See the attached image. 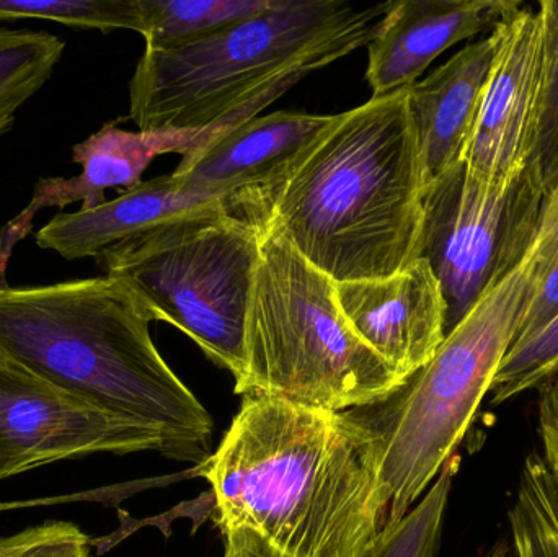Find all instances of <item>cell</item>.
<instances>
[{"mask_svg": "<svg viewBox=\"0 0 558 557\" xmlns=\"http://www.w3.org/2000/svg\"><path fill=\"white\" fill-rule=\"evenodd\" d=\"M275 0H140L149 51L180 48L239 20L265 12Z\"/></svg>", "mask_w": 558, "mask_h": 557, "instance_id": "obj_17", "label": "cell"}, {"mask_svg": "<svg viewBox=\"0 0 558 557\" xmlns=\"http://www.w3.org/2000/svg\"><path fill=\"white\" fill-rule=\"evenodd\" d=\"M558 313V252L554 261L550 262L546 274L537 281L536 291H534L533 300L524 313L521 320L520 329L513 343L521 342L527 337L536 334L541 327L546 326L550 319ZM511 343V346H513Z\"/></svg>", "mask_w": 558, "mask_h": 557, "instance_id": "obj_25", "label": "cell"}, {"mask_svg": "<svg viewBox=\"0 0 558 557\" xmlns=\"http://www.w3.org/2000/svg\"><path fill=\"white\" fill-rule=\"evenodd\" d=\"M371 434L351 414L244 396L203 474L222 532L281 557H367L386 525Z\"/></svg>", "mask_w": 558, "mask_h": 557, "instance_id": "obj_1", "label": "cell"}, {"mask_svg": "<svg viewBox=\"0 0 558 557\" xmlns=\"http://www.w3.org/2000/svg\"><path fill=\"white\" fill-rule=\"evenodd\" d=\"M154 316L118 277L0 287V353L97 408L160 432L196 458L213 419L150 337Z\"/></svg>", "mask_w": 558, "mask_h": 557, "instance_id": "obj_3", "label": "cell"}, {"mask_svg": "<svg viewBox=\"0 0 558 557\" xmlns=\"http://www.w3.org/2000/svg\"><path fill=\"white\" fill-rule=\"evenodd\" d=\"M38 19L71 28L141 33L140 0H0V20Z\"/></svg>", "mask_w": 558, "mask_h": 557, "instance_id": "obj_22", "label": "cell"}, {"mask_svg": "<svg viewBox=\"0 0 558 557\" xmlns=\"http://www.w3.org/2000/svg\"><path fill=\"white\" fill-rule=\"evenodd\" d=\"M510 526L514 556L558 557V491L537 451L524 460Z\"/></svg>", "mask_w": 558, "mask_h": 557, "instance_id": "obj_19", "label": "cell"}, {"mask_svg": "<svg viewBox=\"0 0 558 557\" xmlns=\"http://www.w3.org/2000/svg\"><path fill=\"white\" fill-rule=\"evenodd\" d=\"M458 458L452 457L423 499L399 522L387 523L367 557H435Z\"/></svg>", "mask_w": 558, "mask_h": 557, "instance_id": "obj_21", "label": "cell"}, {"mask_svg": "<svg viewBox=\"0 0 558 557\" xmlns=\"http://www.w3.org/2000/svg\"><path fill=\"white\" fill-rule=\"evenodd\" d=\"M487 557H517L514 556L513 546H508L507 543L501 542L488 553Z\"/></svg>", "mask_w": 558, "mask_h": 557, "instance_id": "obj_28", "label": "cell"}, {"mask_svg": "<svg viewBox=\"0 0 558 557\" xmlns=\"http://www.w3.org/2000/svg\"><path fill=\"white\" fill-rule=\"evenodd\" d=\"M520 5L514 0L389 2L367 45L366 81L373 98L405 90L451 46L488 35Z\"/></svg>", "mask_w": 558, "mask_h": 557, "instance_id": "obj_14", "label": "cell"}, {"mask_svg": "<svg viewBox=\"0 0 558 557\" xmlns=\"http://www.w3.org/2000/svg\"><path fill=\"white\" fill-rule=\"evenodd\" d=\"M262 238L258 226L216 206L162 222L95 261L143 298L154 320L182 330L238 382Z\"/></svg>", "mask_w": 558, "mask_h": 557, "instance_id": "obj_7", "label": "cell"}, {"mask_svg": "<svg viewBox=\"0 0 558 557\" xmlns=\"http://www.w3.org/2000/svg\"><path fill=\"white\" fill-rule=\"evenodd\" d=\"M547 195L530 167L504 185L454 164L426 186L420 258L435 271L446 301V334L526 257Z\"/></svg>", "mask_w": 558, "mask_h": 557, "instance_id": "obj_8", "label": "cell"}, {"mask_svg": "<svg viewBox=\"0 0 558 557\" xmlns=\"http://www.w3.org/2000/svg\"><path fill=\"white\" fill-rule=\"evenodd\" d=\"M0 557H90V538L71 522H45L0 538Z\"/></svg>", "mask_w": 558, "mask_h": 557, "instance_id": "obj_24", "label": "cell"}, {"mask_svg": "<svg viewBox=\"0 0 558 557\" xmlns=\"http://www.w3.org/2000/svg\"><path fill=\"white\" fill-rule=\"evenodd\" d=\"M557 252L558 192L547 196L526 257L446 334L432 362L386 402L377 425L363 421L386 525L403 519L454 457Z\"/></svg>", "mask_w": 558, "mask_h": 557, "instance_id": "obj_4", "label": "cell"}, {"mask_svg": "<svg viewBox=\"0 0 558 557\" xmlns=\"http://www.w3.org/2000/svg\"><path fill=\"white\" fill-rule=\"evenodd\" d=\"M216 206H226L241 216L238 203L228 193L183 186L170 173L141 182L97 208L58 213L36 232L35 241L39 247L56 252L65 261L95 258L162 222Z\"/></svg>", "mask_w": 558, "mask_h": 557, "instance_id": "obj_15", "label": "cell"}, {"mask_svg": "<svg viewBox=\"0 0 558 557\" xmlns=\"http://www.w3.org/2000/svg\"><path fill=\"white\" fill-rule=\"evenodd\" d=\"M262 231L235 392L331 412L386 404L409 382L353 332L335 281Z\"/></svg>", "mask_w": 558, "mask_h": 557, "instance_id": "obj_6", "label": "cell"}, {"mask_svg": "<svg viewBox=\"0 0 558 557\" xmlns=\"http://www.w3.org/2000/svg\"><path fill=\"white\" fill-rule=\"evenodd\" d=\"M539 434L544 463L558 491V379L543 388L539 401Z\"/></svg>", "mask_w": 558, "mask_h": 557, "instance_id": "obj_26", "label": "cell"}, {"mask_svg": "<svg viewBox=\"0 0 558 557\" xmlns=\"http://www.w3.org/2000/svg\"><path fill=\"white\" fill-rule=\"evenodd\" d=\"M64 49L65 43L51 33L0 28V136L49 81Z\"/></svg>", "mask_w": 558, "mask_h": 557, "instance_id": "obj_18", "label": "cell"}, {"mask_svg": "<svg viewBox=\"0 0 558 557\" xmlns=\"http://www.w3.org/2000/svg\"><path fill=\"white\" fill-rule=\"evenodd\" d=\"M537 5L544 20V64L527 167L549 196L558 192V0Z\"/></svg>", "mask_w": 558, "mask_h": 557, "instance_id": "obj_20", "label": "cell"}, {"mask_svg": "<svg viewBox=\"0 0 558 557\" xmlns=\"http://www.w3.org/2000/svg\"><path fill=\"white\" fill-rule=\"evenodd\" d=\"M335 294L353 332L407 382L445 342L448 310L425 258L390 277L335 283Z\"/></svg>", "mask_w": 558, "mask_h": 557, "instance_id": "obj_12", "label": "cell"}, {"mask_svg": "<svg viewBox=\"0 0 558 557\" xmlns=\"http://www.w3.org/2000/svg\"><path fill=\"white\" fill-rule=\"evenodd\" d=\"M340 114L275 111L226 134L172 173L183 186L228 193L239 215L262 229L268 206Z\"/></svg>", "mask_w": 558, "mask_h": 557, "instance_id": "obj_11", "label": "cell"}, {"mask_svg": "<svg viewBox=\"0 0 558 557\" xmlns=\"http://www.w3.org/2000/svg\"><path fill=\"white\" fill-rule=\"evenodd\" d=\"M495 33L497 55L462 160L478 179L504 185L526 169L533 147L544 64L539 5L521 3Z\"/></svg>", "mask_w": 558, "mask_h": 557, "instance_id": "obj_10", "label": "cell"}, {"mask_svg": "<svg viewBox=\"0 0 558 557\" xmlns=\"http://www.w3.org/2000/svg\"><path fill=\"white\" fill-rule=\"evenodd\" d=\"M389 2L275 0L265 12L166 51L144 49L130 84L140 131L219 123L288 78L369 45Z\"/></svg>", "mask_w": 558, "mask_h": 557, "instance_id": "obj_5", "label": "cell"}, {"mask_svg": "<svg viewBox=\"0 0 558 557\" xmlns=\"http://www.w3.org/2000/svg\"><path fill=\"white\" fill-rule=\"evenodd\" d=\"M172 455L160 432L111 414L0 353V481L98 453Z\"/></svg>", "mask_w": 558, "mask_h": 557, "instance_id": "obj_9", "label": "cell"}, {"mask_svg": "<svg viewBox=\"0 0 558 557\" xmlns=\"http://www.w3.org/2000/svg\"><path fill=\"white\" fill-rule=\"evenodd\" d=\"M425 192L405 88L341 113L278 190L262 229L335 283L386 278L420 258Z\"/></svg>", "mask_w": 558, "mask_h": 557, "instance_id": "obj_2", "label": "cell"}, {"mask_svg": "<svg viewBox=\"0 0 558 557\" xmlns=\"http://www.w3.org/2000/svg\"><path fill=\"white\" fill-rule=\"evenodd\" d=\"M558 379V313L536 334L513 343L492 383V404L511 401Z\"/></svg>", "mask_w": 558, "mask_h": 557, "instance_id": "obj_23", "label": "cell"}, {"mask_svg": "<svg viewBox=\"0 0 558 557\" xmlns=\"http://www.w3.org/2000/svg\"><path fill=\"white\" fill-rule=\"evenodd\" d=\"M225 557H281L264 540L244 529L225 530Z\"/></svg>", "mask_w": 558, "mask_h": 557, "instance_id": "obj_27", "label": "cell"}, {"mask_svg": "<svg viewBox=\"0 0 558 557\" xmlns=\"http://www.w3.org/2000/svg\"><path fill=\"white\" fill-rule=\"evenodd\" d=\"M497 46L494 29L478 41L464 46L428 77L407 88L426 186L464 159Z\"/></svg>", "mask_w": 558, "mask_h": 557, "instance_id": "obj_16", "label": "cell"}, {"mask_svg": "<svg viewBox=\"0 0 558 557\" xmlns=\"http://www.w3.org/2000/svg\"><path fill=\"white\" fill-rule=\"evenodd\" d=\"M196 130L160 128L150 131H124L117 123L105 124L72 149V160L82 172L71 179H39L28 205L0 231V287H5V270L13 247L32 232L36 215L43 209H64L82 203V211L104 205L108 189L140 185L149 164L162 154L189 157L198 149Z\"/></svg>", "mask_w": 558, "mask_h": 557, "instance_id": "obj_13", "label": "cell"}]
</instances>
